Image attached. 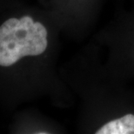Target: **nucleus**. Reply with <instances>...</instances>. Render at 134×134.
Segmentation results:
<instances>
[{"label":"nucleus","mask_w":134,"mask_h":134,"mask_svg":"<svg viewBox=\"0 0 134 134\" xmlns=\"http://www.w3.org/2000/svg\"><path fill=\"white\" fill-rule=\"evenodd\" d=\"M47 30L30 16L10 18L0 26V66H10L26 56H38L48 45Z\"/></svg>","instance_id":"obj_1"},{"label":"nucleus","mask_w":134,"mask_h":134,"mask_svg":"<svg viewBox=\"0 0 134 134\" xmlns=\"http://www.w3.org/2000/svg\"><path fill=\"white\" fill-rule=\"evenodd\" d=\"M97 134H134V115L127 114L119 119L107 122L97 132Z\"/></svg>","instance_id":"obj_2"}]
</instances>
